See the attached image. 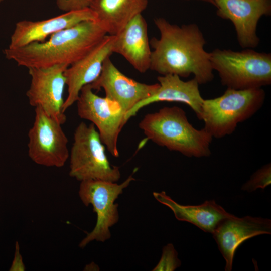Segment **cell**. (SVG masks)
<instances>
[{"instance_id": "6da1fadb", "label": "cell", "mask_w": 271, "mask_h": 271, "mask_svg": "<svg viewBox=\"0 0 271 271\" xmlns=\"http://www.w3.org/2000/svg\"><path fill=\"white\" fill-rule=\"evenodd\" d=\"M154 23L160 36L150 41L153 49L150 69L161 75L186 78L193 74L199 84L213 79L210 54L204 48L206 41L196 24L180 26L163 18H155Z\"/></svg>"}, {"instance_id": "7a4b0ae2", "label": "cell", "mask_w": 271, "mask_h": 271, "mask_svg": "<svg viewBox=\"0 0 271 271\" xmlns=\"http://www.w3.org/2000/svg\"><path fill=\"white\" fill-rule=\"evenodd\" d=\"M106 35L96 20L85 21L52 34L44 42L8 47L4 54L7 59L28 69L60 64L69 67L91 51Z\"/></svg>"}, {"instance_id": "3957f363", "label": "cell", "mask_w": 271, "mask_h": 271, "mask_svg": "<svg viewBox=\"0 0 271 271\" xmlns=\"http://www.w3.org/2000/svg\"><path fill=\"white\" fill-rule=\"evenodd\" d=\"M148 140L188 157H207L212 137L203 128L198 129L178 106L163 107L147 114L139 123Z\"/></svg>"}, {"instance_id": "277c9868", "label": "cell", "mask_w": 271, "mask_h": 271, "mask_svg": "<svg viewBox=\"0 0 271 271\" xmlns=\"http://www.w3.org/2000/svg\"><path fill=\"white\" fill-rule=\"evenodd\" d=\"M265 99V93L261 88H227L219 97L204 99L199 120L204 122L203 128L212 138H222L231 134L239 123L258 111Z\"/></svg>"}, {"instance_id": "5b68a950", "label": "cell", "mask_w": 271, "mask_h": 271, "mask_svg": "<svg viewBox=\"0 0 271 271\" xmlns=\"http://www.w3.org/2000/svg\"><path fill=\"white\" fill-rule=\"evenodd\" d=\"M210 54L213 70L228 88H259L271 83L270 53L249 48L241 51L217 48Z\"/></svg>"}, {"instance_id": "8992f818", "label": "cell", "mask_w": 271, "mask_h": 271, "mask_svg": "<svg viewBox=\"0 0 271 271\" xmlns=\"http://www.w3.org/2000/svg\"><path fill=\"white\" fill-rule=\"evenodd\" d=\"M69 159V176L80 182L98 180L116 182L120 178L119 167L110 163L105 145L92 123L82 122L76 127Z\"/></svg>"}, {"instance_id": "52a82bcc", "label": "cell", "mask_w": 271, "mask_h": 271, "mask_svg": "<svg viewBox=\"0 0 271 271\" xmlns=\"http://www.w3.org/2000/svg\"><path fill=\"white\" fill-rule=\"evenodd\" d=\"M134 180L131 175L119 184L98 180L80 182L79 198L86 206L91 205L97 215L95 226L80 241V248H83L94 240L103 242L110 238L109 229L118 222L119 217L118 205L114 202L123 190Z\"/></svg>"}, {"instance_id": "ba28073f", "label": "cell", "mask_w": 271, "mask_h": 271, "mask_svg": "<svg viewBox=\"0 0 271 271\" xmlns=\"http://www.w3.org/2000/svg\"><path fill=\"white\" fill-rule=\"evenodd\" d=\"M76 102L78 116L97 128L108 151L113 157H118L117 141L127 121L126 112L116 102L94 93L90 84L82 87Z\"/></svg>"}, {"instance_id": "9c48e42d", "label": "cell", "mask_w": 271, "mask_h": 271, "mask_svg": "<svg viewBox=\"0 0 271 271\" xmlns=\"http://www.w3.org/2000/svg\"><path fill=\"white\" fill-rule=\"evenodd\" d=\"M33 124L28 132V155L36 164L63 167L69 159L68 140L60 123L40 107L35 108Z\"/></svg>"}, {"instance_id": "30bf717a", "label": "cell", "mask_w": 271, "mask_h": 271, "mask_svg": "<svg viewBox=\"0 0 271 271\" xmlns=\"http://www.w3.org/2000/svg\"><path fill=\"white\" fill-rule=\"evenodd\" d=\"M68 67L60 64L28 69L31 82L26 96L30 105L41 108L62 125L67 119L63 110V96L66 86L64 71Z\"/></svg>"}, {"instance_id": "8fae6325", "label": "cell", "mask_w": 271, "mask_h": 271, "mask_svg": "<svg viewBox=\"0 0 271 271\" xmlns=\"http://www.w3.org/2000/svg\"><path fill=\"white\" fill-rule=\"evenodd\" d=\"M219 17L229 20L234 26L237 39L243 48L256 47L258 22L271 14V0H213Z\"/></svg>"}, {"instance_id": "7c38bea8", "label": "cell", "mask_w": 271, "mask_h": 271, "mask_svg": "<svg viewBox=\"0 0 271 271\" xmlns=\"http://www.w3.org/2000/svg\"><path fill=\"white\" fill-rule=\"evenodd\" d=\"M90 85L93 90L103 88L105 97L117 103L126 113L151 96L159 87V83L148 84L126 76L114 65L110 57L105 60L100 75Z\"/></svg>"}, {"instance_id": "4fadbf2b", "label": "cell", "mask_w": 271, "mask_h": 271, "mask_svg": "<svg viewBox=\"0 0 271 271\" xmlns=\"http://www.w3.org/2000/svg\"><path fill=\"white\" fill-rule=\"evenodd\" d=\"M225 259V271H231L234 254L245 240L262 234H271V220L262 217L234 215L222 220L212 233Z\"/></svg>"}, {"instance_id": "5bb4252c", "label": "cell", "mask_w": 271, "mask_h": 271, "mask_svg": "<svg viewBox=\"0 0 271 271\" xmlns=\"http://www.w3.org/2000/svg\"><path fill=\"white\" fill-rule=\"evenodd\" d=\"M114 38L115 35H106L91 51L65 70L68 91L63 105L65 112L77 101L82 87L99 77L105 60L113 53Z\"/></svg>"}, {"instance_id": "9a60e30c", "label": "cell", "mask_w": 271, "mask_h": 271, "mask_svg": "<svg viewBox=\"0 0 271 271\" xmlns=\"http://www.w3.org/2000/svg\"><path fill=\"white\" fill-rule=\"evenodd\" d=\"M88 20H96L95 14L90 8L65 12L41 21L18 22L8 47L16 48L35 42H44L55 33Z\"/></svg>"}, {"instance_id": "2e32d148", "label": "cell", "mask_w": 271, "mask_h": 271, "mask_svg": "<svg viewBox=\"0 0 271 271\" xmlns=\"http://www.w3.org/2000/svg\"><path fill=\"white\" fill-rule=\"evenodd\" d=\"M159 87L151 96L145 99L126 113L127 121L142 108L160 101L179 102L189 106L200 119L204 99L199 89L198 81L193 79L185 81L176 75H160L157 77Z\"/></svg>"}, {"instance_id": "e0dca14e", "label": "cell", "mask_w": 271, "mask_h": 271, "mask_svg": "<svg viewBox=\"0 0 271 271\" xmlns=\"http://www.w3.org/2000/svg\"><path fill=\"white\" fill-rule=\"evenodd\" d=\"M112 51L122 56L139 72L150 69L152 50L147 24L141 14L115 35Z\"/></svg>"}, {"instance_id": "ac0fdd59", "label": "cell", "mask_w": 271, "mask_h": 271, "mask_svg": "<svg viewBox=\"0 0 271 271\" xmlns=\"http://www.w3.org/2000/svg\"><path fill=\"white\" fill-rule=\"evenodd\" d=\"M153 195L157 201L173 211L177 220L189 222L207 233L212 234L222 220L234 215L214 200H206L199 205H184L173 200L164 191L154 192Z\"/></svg>"}, {"instance_id": "d6986e66", "label": "cell", "mask_w": 271, "mask_h": 271, "mask_svg": "<svg viewBox=\"0 0 271 271\" xmlns=\"http://www.w3.org/2000/svg\"><path fill=\"white\" fill-rule=\"evenodd\" d=\"M148 0H92L89 8L107 34L115 35L147 7Z\"/></svg>"}, {"instance_id": "ffe728a7", "label": "cell", "mask_w": 271, "mask_h": 271, "mask_svg": "<svg viewBox=\"0 0 271 271\" xmlns=\"http://www.w3.org/2000/svg\"><path fill=\"white\" fill-rule=\"evenodd\" d=\"M271 184V164L264 165L254 172L249 180L243 185L241 189L248 193L258 188L265 189Z\"/></svg>"}, {"instance_id": "44dd1931", "label": "cell", "mask_w": 271, "mask_h": 271, "mask_svg": "<svg viewBox=\"0 0 271 271\" xmlns=\"http://www.w3.org/2000/svg\"><path fill=\"white\" fill-rule=\"evenodd\" d=\"M181 261L173 245L169 243L163 248L160 260L153 271H173L180 266Z\"/></svg>"}, {"instance_id": "7402d4cb", "label": "cell", "mask_w": 271, "mask_h": 271, "mask_svg": "<svg viewBox=\"0 0 271 271\" xmlns=\"http://www.w3.org/2000/svg\"><path fill=\"white\" fill-rule=\"evenodd\" d=\"M90 0H56L57 7L65 12L89 8Z\"/></svg>"}, {"instance_id": "603a6c76", "label": "cell", "mask_w": 271, "mask_h": 271, "mask_svg": "<svg viewBox=\"0 0 271 271\" xmlns=\"http://www.w3.org/2000/svg\"><path fill=\"white\" fill-rule=\"evenodd\" d=\"M25 270L26 267L23 261L22 256L20 252L19 244L18 241H16L14 257L9 270L24 271Z\"/></svg>"}, {"instance_id": "cb8c5ba5", "label": "cell", "mask_w": 271, "mask_h": 271, "mask_svg": "<svg viewBox=\"0 0 271 271\" xmlns=\"http://www.w3.org/2000/svg\"><path fill=\"white\" fill-rule=\"evenodd\" d=\"M197 1H202V2H207L208 3H210L213 5H214L215 6V3L214 2L213 0H197Z\"/></svg>"}, {"instance_id": "d4e9b609", "label": "cell", "mask_w": 271, "mask_h": 271, "mask_svg": "<svg viewBox=\"0 0 271 271\" xmlns=\"http://www.w3.org/2000/svg\"><path fill=\"white\" fill-rule=\"evenodd\" d=\"M3 1H4V0H0V2H2Z\"/></svg>"}, {"instance_id": "484cf974", "label": "cell", "mask_w": 271, "mask_h": 271, "mask_svg": "<svg viewBox=\"0 0 271 271\" xmlns=\"http://www.w3.org/2000/svg\"><path fill=\"white\" fill-rule=\"evenodd\" d=\"M90 1H91L92 0H90Z\"/></svg>"}]
</instances>
